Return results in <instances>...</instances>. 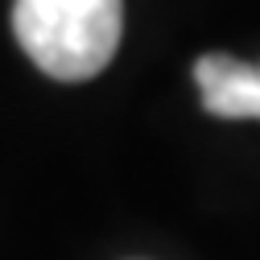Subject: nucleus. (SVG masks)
<instances>
[{"instance_id": "obj_2", "label": "nucleus", "mask_w": 260, "mask_h": 260, "mask_svg": "<svg viewBox=\"0 0 260 260\" xmlns=\"http://www.w3.org/2000/svg\"><path fill=\"white\" fill-rule=\"evenodd\" d=\"M203 108L219 120H260V62L232 54H203L194 62Z\"/></svg>"}, {"instance_id": "obj_1", "label": "nucleus", "mask_w": 260, "mask_h": 260, "mask_svg": "<svg viewBox=\"0 0 260 260\" xmlns=\"http://www.w3.org/2000/svg\"><path fill=\"white\" fill-rule=\"evenodd\" d=\"M13 34L42 75L87 83L120 50L124 0H13Z\"/></svg>"}]
</instances>
